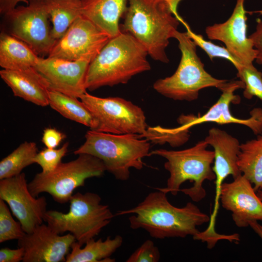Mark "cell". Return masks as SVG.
Here are the masks:
<instances>
[{"mask_svg": "<svg viewBox=\"0 0 262 262\" xmlns=\"http://www.w3.org/2000/svg\"><path fill=\"white\" fill-rule=\"evenodd\" d=\"M130 213L135 214L129 218L131 228L144 229L151 237L160 239L191 235L196 240L200 233L197 227L210 220L192 202L180 208L174 206L166 194L160 190L149 193L136 207L119 211L115 216Z\"/></svg>", "mask_w": 262, "mask_h": 262, "instance_id": "1", "label": "cell"}, {"mask_svg": "<svg viewBox=\"0 0 262 262\" xmlns=\"http://www.w3.org/2000/svg\"><path fill=\"white\" fill-rule=\"evenodd\" d=\"M182 0H129L121 31L132 35L154 60L167 63L165 49L177 31Z\"/></svg>", "mask_w": 262, "mask_h": 262, "instance_id": "2", "label": "cell"}, {"mask_svg": "<svg viewBox=\"0 0 262 262\" xmlns=\"http://www.w3.org/2000/svg\"><path fill=\"white\" fill-rule=\"evenodd\" d=\"M147 55L146 49L132 35L121 31L109 39L90 63L86 90L127 83L133 76L150 69Z\"/></svg>", "mask_w": 262, "mask_h": 262, "instance_id": "3", "label": "cell"}, {"mask_svg": "<svg viewBox=\"0 0 262 262\" xmlns=\"http://www.w3.org/2000/svg\"><path fill=\"white\" fill-rule=\"evenodd\" d=\"M208 145L203 140L183 150L158 149L150 151L149 156L158 155L166 160L164 167L169 173L166 187L156 189L173 196L181 192L196 202L204 199L206 196L204 181L215 180L211 166L214 152L207 149Z\"/></svg>", "mask_w": 262, "mask_h": 262, "instance_id": "4", "label": "cell"}, {"mask_svg": "<svg viewBox=\"0 0 262 262\" xmlns=\"http://www.w3.org/2000/svg\"><path fill=\"white\" fill-rule=\"evenodd\" d=\"M84 143L74 151L87 154L102 161L106 171L120 180H127L131 168L141 170L143 159L149 156L150 144L138 134H115L90 130Z\"/></svg>", "mask_w": 262, "mask_h": 262, "instance_id": "5", "label": "cell"}, {"mask_svg": "<svg viewBox=\"0 0 262 262\" xmlns=\"http://www.w3.org/2000/svg\"><path fill=\"white\" fill-rule=\"evenodd\" d=\"M173 38L179 42L181 59L175 72L157 80L154 89L175 100L192 101L197 99L200 90L215 87L220 90L228 81L213 77L204 69V65L196 54V46L186 33L178 30Z\"/></svg>", "mask_w": 262, "mask_h": 262, "instance_id": "6", "label": "cell"}, {"mask_svg": "<svg viewBox=\"0 0 262 262\" xmlns=\"http://www.w3.org/2000/svg\"><path fill=\"white\" fill-rule=\"evenodd\" d=\"M97 194L78 192L71 197L68 212L49 210L45 213L44 221L55 232L72 234L81 246L97 236L115 216L107 205L101 204Z\"/></svg>", "mask_w": 262, "mask_h": 262, "instance_id": "7", "label": "cell"}, {"mask_svg": "<svg viewBox=\"0 0 262 262\" xmlns=\"http://www.w3.org/2000/svg\"><path fill=\"white\" fill-rule=\"evenodd\" d=\"M77 159L60 163L52 171L35 175L28 183L31 194L37 197L42 193L49 194L57 202H69L74 191L84 186L85 180L100 177L106 171L99 159L87 154H80Z\"/></svg>", "mask_w": 262, "mask_h": 262, "instance_id": "8", "label": "cell"}, {"mask_svg": "<svg viewBox=\"0 0 262 262\" xmlns=\"http://www.w3.org/2000/svg\"><path fill=\"white\" fill-rule=\"evenodd\" d=\"M80 99L97 120L96 131L115 134H143L148 127L142 108L124 98H99L86 92Z\"/></svg>", "mask_w": 262, "mask_h": 262, "instance_id": "9", "label": "cell"}, {"mask_svg": "<svg viewBox=\"0 0 262 262\" xmlns=\"http://www.w3.org/2000/svg\"><path fill=\"white\" fill-rule=\"evenodd\" d=\"M4 16L10 21V34L28 45L40 57L48 56L55 44L44 0H28Z\"/></svg>", "mask_w": 262, "mask_h": 262, "instance_id": "10", "label": "cell"}, {"mask_svg": "<svg viewBox=\"0 0 262 262\" xmlns=\"http://www.w3.org/2000/svg\"><path fill=\"white\" fill-rule=\"evenodd\" d=\"M111 37L82 16L58 40L47 57L90 63Z\"/></svg>", "mask_w": 262, "mask_h": 262, "instance_id": "11", "label": "cell"}, {"mask_svg": "<svg viewBox=\"0 0 262 262\" xmlns=\"http://www.w3.org/2000/svg\"><path fill=\"white\" fill-rule=\"evenodd\" d=\"M24 173L0 181V199L9 205L26 233L43 223L47 211L45 196H33L28 188Z\"/></svg>", "mask_w": 262, "mask_h": 262, "instance_id": "12", "label": "cell"}, {"mask_svg": "<svg viewBox=\"0 0 262 262\" xmlns=\"http://www.w3.org/2000/svg\"><path fill=\"white\" fill-rule=\"evenodd\" d=\"M245 0H237L233 11L223 23L207 26L205 33L211 40L224 43L229 53L243 66L253 64L257 50L246 36V16L244 8Z\"/></svg>", "mask_w": 262, "mask_h": 262, "instance_id": "13", "label": "cell"}, {"mask_svg": "<svg viewBox=\"0 0 262 262\" xmlns=\"http://www.w3.org/2000/svg\"><path fill=\"white\" fill-rule=\"evenodd\" d=\"M90 62L39 57L34 68L49 85V90L80 98L85 92V78Z\"/></svg>", "mask_w": 262, "mask_h": 262, "instance_id": "14", "label": "cell"}, {"mask_svg": "<svg viewBox=\"0 0 262 262\" xmlns=\"http://www.w3.org/2000/svg\"><path fill=\"white\" fill-rule=\"evenodd\" d=\"M76 241L68 233L60 235L43 223L18 240V246L24 250L23 262H66L72 244Z\"/></svg>", "mask_w": 262, "mask_h": 262, "instance_id": "15", "label": "cell"}, {"mask_svg": "<svg viewBox=\"0 0 262 262\" xmlns=\"http://www.w3.org/2000/svg\"><path fill=\"white\" fill-rule=\"evenodd\" d=\"M250 181L241 174L221 185L219 199L223 208L231 212L236 226H249L253 221H262V201Z\"/></svg>", "mask_w": 262, "mask_h": 262, "instance_id": "16", "label": "cell"}, {"mask_svg": "<svg viewBox=\"0 0 262 262\" xmlns=\"http://www.w3.org/2000/svg\"><path fill=\"white\" fill-rule=\"evenodd\" d=\"M245 84L241 80L228 81L220 90L222 94L218 100L201 116L184 115L183 119L190 128L205 122H215L218 124H238L247 126L257 135L262 132V109L255 108L250 112L248 119H240L230 113V103L238 104L240 98L234 94L239 89H244Z\"/></svg>", "mask_w": 262, "mask_h": 262, "instance_id": "17", "label": "cell"}, {"mask_svg": "<svg viewBox=\"0 0 262 262\" xmlns=\"http://www.w3.org/2000/svg\"><path fill=\"white\" fill-rule=\"evenodd\" d=\"M204 140L213 147L214 152L213 170L215 175V197L210 223L215 224L220 189L224 180L228 176L231 175L234 179L242 174L238 165L241 144L236 138L216 128L210 129Z\"/></svg>", "mask_w": 262, "mask_h": 262, "instance_id": "18", "label": "cell"}, {"mask_svg": "<svg viewBox=\"0 0 262 262\" xmlns=\"http://www.w3.org/2000/svg\"><path fill=\"white\" fill-rule=\"evenodd\" d=\"M0 76L15 96L40 106L49 105V85L34 67L17 70L2 69Z\"/></svg>", "mask_w": 262, "mask_h": 262, "instance_id": "19", "label": "cell"}, {"mask_svg": "<svg viewBox=\"0 0 262 262\" xmlns=\"http://www.w3.org/2000/svg\"><path fill=\"white\" fill-rule=\"evenodd\" d=\"M129 0H81L82 16L112 38L121 32L119 20Z\"/></svg>", "mask_w": 262, "mask_h": 262, "instance_id": "20", "label": "cell"}, {"mask_svg": "<svg viewBox=\"0 0 262 262\" xmlns=\"http://www.w3.org/2000/svg\"><path fill=\"white\" fill-rule=\"evenodd\" d=\"M39 56L26 43L11 34H0V66L17 70L34 67Z\"/></svg>", "mask_w": 262, "mask_h": 262, "instance_id": "21", "label": "cell"}, {"mask_svg": "<svg viewBox=\"0 0 262 262\" xmlns=\"http://www.w3.org/2000/svg\"><path fill=\"white\" fill-rule=\"evenodd\" d=\"M123 243V238L117 235L114 238L110 236L104 241L94 238L88 240L84 247L75 241L71 245V251L66 257V262H114L110 257L119 248Z\"/></svg>", "mask_w": 262, "mask_h": 262, "instance_id": "22", "label": "cell"}, {"mask_svg": "<svg viewBox=\"0 0 262 262\" xmlns=\"http://www.w3.org/2000/svg\"><path fill=\"white\" fill-rule=\"evenodd\" d=\"M238 165L253 184L257 192L262 189V132L256 138L241 144Z\"/></svg>", "mask_w": 262, "mask_h": 262, "instance_id": "23", "label": "cell"}, {"mask_svg": "<svg viewBox=\"0 0 262 262\" xmlns=\"http://www.w3.org/2000/svg\"><path fill=\"white\" fill-rule=\"evenodd\" d=\"M49 105L64 117L96 130L98 123L93 115L78 98L49 90Z\"/></svg>", "mask_w": 262, "mask_h": 262, "instance_id": "24", "label": "cell"}, {"mask_svg": "<svg viewBox=\"0 0 262 262\" xmlns=\"http://www.w3.org/2000/svg\"><path fill=\"white\" fill-rule=\"evenodd\" d=\"M44 1L52 23V36L57 41L82 16L81 0H44Z\"/></svg>", "mask_w": 262, "mask_h": 262, "instance_id": "25", "label": "cell"}, {"mask_svg": "<svg viewBox=\"0 0 262 262\" xmlns=\"http://www.w3.org/2000/svg\"><path fill=\"white\" fill-rule=\"evenodd\" d=\"M38 153L35 143L25 141L0 162V180L20 174L28 165L34 164Z\"/></svg>", "mask_w": 262, "mask_h": 262, "instance_id": "26", "label": "cell"}, {"mask_svg": "<svg viewBox=\"0 0 262 262\" xmlns=\"http://www.w3.org/2000/svg\"><path fill=\"white\" fill-rule=\"evenodd\" d=\"M180 124V126L173 129L159 126L148 127L145 132L139 136L152 143L162 145L168 143L173 147H179L185 143L190 136V128L182 123Z\"/></svg>", "mask_w": 262, "mask_h": 262, "instance_id": "27", "label": "cell"}, {"mask_svg": "<svg viewBox=\"0 0 262 262\" xmlns=\"http://www.w3.org/2000/svg\"><path fill=\"white\" fill-rule=\"evenodd\" d=\"M236 69L237 77L245 84L244 97L250 99L255 96L262 100V72L258 70L253 64L239 65Z\"/></svg>", "mask_w": 262, "mask_h": 262, "instance_id": "28", "label": "cell"}, {"mask_svg": "<svg viewBox=\"0 0 262 262\" xmlns=\"http://www.w3.org/2000/svg\"><path fill=\"white\" fill-rule=\"evenodd\" d=\"M25 233L20 222L13 218L6 202L0 199V243L18 240Z\"/></svg>", "mask_w": 262, "mask_h": 262, "instance_id": "29", "label": "cell"}, {"mask_svg": "<svg viewBox=\"0 0 262 262\" xmlns=\"http://www.w3.org/2000/svg\"><path fill=\"white\" fill-rule=\"evenodd\" d=\"M180 22H182L185 27L187 30L186 33L189 37L196 46H198L205 51L211 60L213 61L214 58H222L230 62L235 68L241 65L226 48L217 46L210 41H207L204 39L202 35L194 33L181 17L180 19Z\"/></svg>", "mask_w": 262, "mask_h": 262, "instance_id": "30", "label": "cell"}, {"mask_svg": "<svg viewBox=\"0 0 262 262\" xmlns=\"http://www.w3.org/2000/svg\"><path fill=\"white\" fill-rule=\"evenodd\" d=\"M69 143L66 142L59 149L46 148L38 152L34 158V163L39 164L43 173L54 170L61 163L62 159L68 151Z\"/></svg>", "mask_w": 262, "mask_h": 262, "instance_id": "31", "label": "cell"}, {"mask_svg": "<svg viewBox=\"0 0 262 262\" xmlns=\"http://www.w3.org/2000/svg\"><path fill=\"white\" fill-rule=\"evenodd\" d=\"M160 259L159 248L150 240L145 241L126 261L127 262H158Z\"/></svg>", "mask_w": 262, "mask_h": 262, "instance_id": "32", "label": "cell"}, {"mask_svg": "<svg viewBox=\"0 0 262 262\" xmlns=\"http://www.w3.org/2000/svg\"><path fill=\"white\" fill-rule=\"evenodd\" d=\"M66 137L65 133L55 128H48L43 131L42 142L46 147L55 148Z\"/></svg>", "mask_w": 262, "mask_h": 262, "instance_id": "33", "label": "cell"}, {"mask_svg": "<svg viewBox=\"0 0 262 262\" xmlns=\"http://www.w3.org/2000/svg\"><path fill=\"white\" fill-rule=\"evenodd\" d=\"M257 50L256 62L262 65V20L259 19L255 31L248 37Z\"/></svg>", "mask_w": 262, "mask_h": 262, "instance_id": "34", "label": "cell"}, {"mask_svg": "<svg viewBox=\"0 0 262 262\" xmlns=\"http://www.w3.org/2000/svg\"><path fill=\"white\" fill-rule=\"evenodd\" d=\"M24 255V249L18 247L12 249L8 247L0 250V262H19L22 261Z\"/></svg>", "mask_w": 262, "mask_h": 262, "instance_id": "35", "label": "cell"}, {"mask_svg": "<svg viewBox=\"0 0 262 262\" xmlns=\"http://www.w3.org/2000/svg\"><path fill=\"white\" fill-rule=\"evenodd\" d=\"M20 2L28 3V0H0V13L5 15L13 9Z\"/></svg>", "mask_w": 262, "mask_h": 262, "instance_id": "36", "label": "cell"}, {"mask_svg": "<svg viewBox=\"0 0 262 262\" xmlns=\"http://www.w3.org/2000/svg\"><path fill=\"white\" fill-rule=\"evenodd\" d=\"M249 226L262 239V225L259 224L258 221H253L249 223Z\"/></svg>", "mask_w": 262, "mask_h": 262, "instance_id": "37", "label": "cell"}, {"mask_svg": "<svg viewBox=\"0 0 262 262\" xmlns=\"http://www.w3.org/2000/svg\"><path fill=\"white\" fill-rule=\"evenodd\" d=\"M257 194L260 199L262 201V189L257 191Z\"/></svg>", "mask_w": 262, "mask_h": 262, "instance_id": "38", "label": "cell"}]
</instances>
